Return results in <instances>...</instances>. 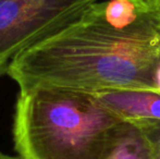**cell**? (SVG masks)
I'll list each match as a JSON object with an SVG mask.
<instances>
[{
    "label": "cell",
    "mask_w": 160,
    "mask_h": 159,
    "mask_svg": "<svg viewBox=\"0 0 160 159\" xmlns=\"http://www.w3.org/2000/svg\"><path fill=\"white\" fill-rule=\"evenodd\" d=\"M101 6L106 22L117 30L134 25L148 9L136 0H106Z\"/></svg>",
    "instance_id": "5b68a950"
},
{
    "label": "cell",
    "mask_w": 160,
    "mask_h": 159,
    "mask_svg": "<svg viewBox=\"0 0 160 159\" xmlns=\"http://www.w3.org/2000/svg\"><path fill=\"white\" fill-rule=\"evenodd\" d=\"M93 95L102 106L131 125L160 121V93L148 91H109Z\"/></svg>",
    "instance_id": "277c9868"
},
{
    "label": "cell",
    "mask_w": 160,
    "mask_h": 159,
    "mask_svg": "<svg viewBox=\"0 0 160 159\" xmlns=\"http://www.w3.org/2000/svg\"><path fill=\"white\" fill-rule=\"evenodd\" d=\"M154 85H155V89H156V93H160V62L158 63L155 71V75H154Z\"/></svg>",
    "instance_id": "9c48e42d"
},
{
    "label": "cell",
    "mask_w": 160,
    "mask_h": 159,
    "mask_svg": "<svg viewBox=\"0 0 160 159\" xmlns=\"http://www.w3.org/2000/svg\"><path fill=\"white\" fill-rule=\"evenodd\" d=\"M107 159H149V146L144 132L130 125Z\"/></svg>",
    "instance_id": "8992f818"
},
{
    "label": "cell",
    "mask_w": 160,
    "mask_h": 159,
    "mask_svg": "<svg viewBox=\"0 0 160 159\" xmlns=\"http://www.w3.org/2000/svg\"><path fill=\"white\" fill-rule=\"evenodd\" d=\"M137 2H139L141 4H144V6H147V1L148 0H136Z\"/></svg>",
    "instance_id": "8fae6325"
},
{
    "label": "cell",
    "mask_w": 160,
    "mask_h": 159,
    "mask_svg": "<svg viewBox=\"0 0 160 159\" xmlns=\"http://www.w3.org/2000/svg\"><path fill=\"white\" fill-rule=\"evenodd\" d=\"M130 125L93 94L35 87L20 89L12 133L23 159H107Z\"/></svg>",
    "instance_id": "7a4b0ae2"
},
{
    "label": "cell",
    "mask_w": 160,
    "mask_h": 159,
    "mask_svg": "<svg viewBox=\"0 0 160 159\" xmlns=\"http://www.w3.org/2000/svg\"><path fill=\"white\" fill-rule=\"evenodd\" d=\"M147 6L160 24V0H148Z\"/></svg>",
    "instance_id": "ba28073f"
},
{
    "label": "cell",
    "mask_w": 160,
    "mask_h": 159,
    "mask_svg": "<svg viewBox=\"0 0 160 159\" xmlns=\"http://www.w3.org/2000/svg\"><path fill=\"white\" fill-rule=\"evenodd\" d=\"M147 138L149 146V159H160V121H149L136 124Z\"/></svg>",
    "instance_id": "52a82bcc"
},
{
    "label": "cell",
    "mask_w": 160,
    "mask_h": 159,
    "mask_svg": "<svg viewBox=\"0 0 160 159\" xmlns=\"http://www.w3.org/2000/svg\"><path fill=\"white\" fill-rule=\"evenodd\" d=\"M0 159H23L20 156H11V155H7V154H3L0 152Z\"/></svg>",
    "instance_id": "30bf717a"
},
{
    "label": "cell",
    "mask_w": 160,
    "mask_h": 159,
    "mask_svg": "<svg viewBox=\"0 0 160 159\" xmlns=\"http://www.w3.org/2000/svg\"><path fill=\"white\" fill-rule=\"evenodd\" d=\"M101 0H0V77L14 58Z\"/></svg>",
    "instance_id": "3957f363"
},
{
    "label": "cell",
    "mask_w": 160,
    "mask_h": 159,
    "mask_svg": "<svg viewBox=\"0 0 160 159\" xmlns=\"http://www.w3.org/2000/svg\"><path fill=\"white\" fill-rule=\"evenodd\" d=\"M160 62V24L147 9L124 30L106 22L101 1L20 53L7 74L20 89L55 87L87 94L109 91L155 92Z\"/></svg>",
    "instance_id": "6da1fadb"
}]
</instances>
